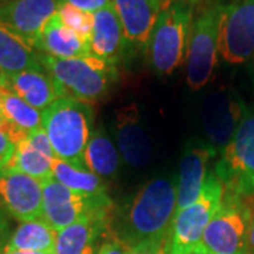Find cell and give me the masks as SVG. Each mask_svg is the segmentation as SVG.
I'll list each match as a JSON object with an SVG mask.
<instances>
[{
    "label": "cell",
    "instance_id": "cell-1",
    "mask_svg": "<svg viewBox=\"0 0 254 254\" xmlns=\"http://www.w3.org/2000/svg\"><path fill=\"white\" fill-rule=\"evenodd\" d=\"M177 213V185L158 177L145 184L120 215L116 240L127 249L147 242L165 240Z\"/></svg>",
    "mask_w": 254,
    "mask_h": 254
},
{
    "label": "cell",
    "instance_id": "cell-2",
    "mask_svg": "<svg viewBox=\"0 0 254 254\" xmlns=\"http://www.w3.org/2000/svg\"><path fill=\"white\" fill-rule=\"evenodd\" d=\"M43 115V130L54 148L55 157L78 168L85 165V150L92 134L93 112L89 103L63 96Z\"/></svg>",
    "mask_w": 254,
    "mask_h": 254
},
{
    "label": "cell",
    "instance_id": "cell-3",
    "mask_svg": "<svg viewBox=\"0 0 254 254\" xmlns=\"http://www.w3.org/2000/svg\"><path fill=\"white\" fill-rule=\"evenodd\" d=\"M193 7L190 0L164 1V6L145 46L147 63L160 75L173 73L184 61Z\"/></svg>",
    "mask_w": 254,
    "mask_h": 254
},
{
    "label": "cell",
    "instance_id": "cell-4",
    "mask_svg": "<svg viewBox=\"0 0 254 254\" xmlns=\"http://www.w3.org/2000/svg\"><path fill=\"white\" fill-rule=\"evenodd\" d=\"M43 68L57 82L61 95L89 103L100 99L116 76V66L95 55L79 58H54L40 53Z\"/></svg>",
    "mask_w": 254,
    "mask_h": 254
},
{
    "label": "cell",
    "instance_id": "cell-5",
    "mask_svg": "<svg viewBox=\"0 0 254 254\" xmlns=\"http://www.w3.org/2000/svg\"><path fill=\"white\" fill-rule=\"evenodd\" d=\"M226 6L222 0H210L192 16L187 50V83L192 91L202 89L215 71Z\"/></svg>",
    "mask_w": 254,
    "mask_h": 254
},
{
    "label": "cell",
    "instance_id": "cell-6",
    "mask_svg": "<svg viewBox=\"0 0 254 254\" xmlns=\"http://www.w3.org/2000/svg\"><path fill=\"white\" fill-rule=\"evenodd\" d=\"M215 174L225 193L239 199L254 198V105L245 108L232 140L222 151Z\"/></svg>",
    "mask_w": 254,
    "mask_h": 254
},
{
    "label": "cell",
    "instance_id": "cell-7",
    "mask_svg": "<svg viewBox=\"0 0 254 254\" xmlns=\"http://www.w3.org/2000/svg\"><path fill=\"white\" fill-rule=\"evenodd\" d=\"M225 187L219 177L209 173L198 199L177 210L167 236V254H190L200 245L205 229L222 205Z\"/></svg>",
    "mask_w": 254,
    "mask_h": 254
},
{
    "label": "cell",
    "instance_id": "cell-8",
    "mask_svg": "<svg viewBox=\"0 0 254 254\" xmlns=\"http://www.w3.org/2000/svg\"><path fill=\"white\" fill-rule=\"evenodd\" d=\"M249 226L250 200L225 193L196 250L209 254H249Z\"/></svg>",
    "mask_w": 254,
    "mask_h": 254
},
{
    "label": "cell",
    "instance_id": "cell-9",
    "mask_svg": "<svg viewBox=\"0 0 254 254\" xmlns=\"http://www.w3.org/2000/svg\"><path fill=\"white\" fill-rule=\"evenodd\" d=\"M109 196H83L50 178L43 182V219L55 232H61L91 215L108 213Z\"/></svg>",
    "mask_w": 254,
    "mask_h": 254
},
{
    "label": "cell",
    "instance_id": "cell-10",
    "mask_svg": "<svg viewBox=\"0 0 254 254\" xmlns=\"http://www.w3.org/2000/svg\"><path fill=\"white\" fill-rule=\"evenodd\" d=\"M219 54L233 65L247 63L254 55V0H235L226 6Z\"/></svg>",
    "mask_w": 254,
    "mask_h": 254
},
{
    "label": "cell",
    "instance_id": "cell-11",
    "mask_svg": "<svg viewBox=\"0 0 254 254\" xmlns=\"http://www.w3.org/2000/svg\"><path fill=\"white\" fill-rule=\"evenodd\" d=\"M0 200L14 219L31 222L43 218V182L13 168L0 170Z\"/></svg>",
    "mask_w": 254,
    "mask_h": 254
},
{
    "label": "cell",
    "instance_id": "cell-12",
    "mask_svg": "<svg viewBox=\"0 0 254 254\" xmlns=\"http://www.w3.org/2000/svg\"><path fill=\"white\" fill-rule=\"evenodd\" d=\"M58 7V0H10L0 6V21L37 50L43 30Z\"/></svg>",
    "mask_w": 254,
    "mask_h": 254
},
{
    "label": "cell",
    "instance_id": "cell-13",
    "mask_svg": "<svg viewBox=\"0 0 254 254\" xmlns=\"http://www.w3.org/2000/svg\"><path fill=\"white\" fill-rule=\"evenodd\" d=\"M215 154L216 148L203 141H190L185 147L177 182V210L190 206L198 199L209 175V161Z\"/></svg>",
    "mask_w": 254,
    "mask_h": 254
},
{
    "label": "cell",
    "instance_id": "cell-14",
    "mask_svg": "<svg viewBox=\"0 0 254 254\" xmlns=\"http://www.w3.org/2000/svg\"><path fill=\"white\" fill-rule=\"evenodd\" d=\"M116 140L119 154L127 165L143 168L148 164L153 153L151 140L140 120L138 108L134 102L118 110Z\"/></svg>",
    "mask_w": 254,
    "mask_h": 254
},
{
    "label": "cell",
    "instance_id": "cell-15",
    "mask_svg": "<svg viewBox=\"0 0 254 254\" xmlns=\"http://www.w3.org/2000/svg\"><path fill=\"white\" fill-rule=\"evenodd\" d=\"M112 4L123 27L127 50H144L163 9V0H113Z\"/></svg>",
    "mask_w": 254,
    "mask_h": 254
},
{
    "label": "cell",
    "instance_id": "cell-16",
    "mask_svg": "<svg viewBox=\"0 0 254 254\" xmlns=\"http://www.w3.org/2000/svg\"><path fill=\"white\" fill-rule=\"evenodd\" d=\"M245 108L242 102L226 92L209 96L203 108V127L213 148L223 150L232 140Z\"/></svg>",
    "mask_w": 254,
    "mask_h": 254
},
{
    "label": "cell",
    "instance_id": "cell-17",
    "mask_svg": "<svg viewBox=\"0 0 254 254\" xmlns=\"http://www.w3.org/2000/svg\"><path fill=\"white\" fill-rule=\"evenodd\" d=\"M92 54L109 65L116 66L126 51V38L113 4L93 14L89 37Z\"/></svg>",
    "mask_w": 254,
    "mask_h": 254
},
{
    "label": "cell",
    "instance_id": "cell-18",
    "mask_svg": "<svg viewBox=\"0 0 254 254\" xmlns=\"http://www.w3.org/2000/svg\"><path fill=\"white\" fill-rule=\"evenodd\" d=\"M37 51L61 60L93 55L89 41L68 27L58 13L50 18L43 30L37 44Z\"/></svg>",
    "mask_w": 254,
    "mask_h": 254
},
{
    "label": "cell",
    "instance_id": "cell-19",
    "mask_svg": "<svg viewBox=\"0 0 254 254\" xmlns=\"http://www.w3.org/2000/svg\"><path fill=\"white\" fill-rule=\"evenodd\" d=\"M6 86L40 112H44L55 100L63 98L57 82L46 69H30L7 75Z\"/></svg>",
    "mask_w": 254,
    "mask_h": 254
},
{
    "label": "cell",
    "instance_id": "cell-20",
    "mask_svg": "<svg viewBox=\"0 0 254 254\" xmlns=\"http://www.w3.org/2000/svg\"><path fill=\"white\" fill-rule=\"evenodd\" d=\"M108 213L91 215L57 233L54 254H96Z\"/></svg>",
    "mask_w": 254,
    "mask_h": 254
},
{
    "label": "cell",
    "instance_id": "cell-21",
    "mask_svg": "<svg viewBox=\"0 0 254 254\" xmlns=\"http://www.w3.org/2000/svg\"><path fill=\"white\" fill-rule=\"evenodd\" d=\"M0 69L6 75L44 69L40 53L0 21Z\"/></svg>",
    "mask_w": 254,
    "mask_h": 254
},
{
    "label": "cell",
    "instance_id": "cell-22",
    "mask_svg": "<svg viewBox=\"0 0 254 254\" xmlns=\"http://www.w3.org/2000/svg\"><path fill=\"white\" fill-rule=\"evenodd\" d=\"M120 157L118 145L113 143L103 127L92 130L85 150V165L100 178H109L118 173Z\"/></svg>",
    "mask_w": 254,
    "mask_h": 254
},
{
    "label": "cell",
    "instance_id": "cell-23",
    "mask_svg": "<svg viewBox=\"0 0 254 254\" xmlns=\"http://www.w3.org/2000/svg\"><path fill=\"white\" fill-rule=\"evenodd\" d=\"M57 232L44 219L23 222L11 233L4 252H41L54 253Z\"/></svg>",
    "mask_w": 254,
    "mask_h": 254
},
{
    "label": "cell",
    "instance_id": "cell-24",
    "mask_svg": "<svg viewBox=\"0 0 254 254\" xmlns=\"http://www.w3.org/2000/svg\"><path fill=\"white\" fill-rule=\"evenodd\" d=\"M0 118L7 126L30 134L43 128V115L4 86L0 91Z\"/></svg>",
    "mask_w": 254,
    "mask_h": 254
},
{
    "label": "cell",
    "instance_id": "cell-25",
    "mask_svg": "<svg viewBox=\"0 0 254 254\" xmlns=\"http://www.w3.org/2000/svg\"><path fill=\"white\" fill-rule=\"evenodd\" d=\"M53 178L83 196H108L103 178L91 173L89 170L78 168L60 158H55L53 161Z\"/></svg>",
    "mask_w": 254,
    "mask_h": 254
},
{
    "label": "cell",
    "instance_id": "cell-26",
    "mask_svg": "<svg viewBox=\"0 0 254 254\" xmlns=\"http://www.w3.org/2000/svg\"><path fill=\"white\" fill-rule=\"evenodd\" d=\"M55 158V155L38 148L26 137L16 145V151L7 167L44 182L53 177V161Z\"/></svg>",
    "mask_w": 254,
    "mask_h": 254
},
{
    "label": "cell",
    "instance_id": "cell-27",
    "mask_svg": "<svg viewBox=\"0 0 254 254\" xmlns=\"http://www.w3.org/2000/svg\"><path fill=\"white\" fill-rule=\"evenodd\" d=\"M57 13L68 27H71L73 31H76L78 34H81L89 41L92 26H93V14L86 13L71 4H60Z\"/></svg>",
    "mask_w": 254,
    "mask_h": 254
},
{
    "label": "cell",
    "instance_id": "cell-28",
    "mask_svg": "<svg viewBox=\"0 0 254 254\" xmlns=\"http://www.w3.org/2000/svg\"><path fill=\"white\" fill-rule=\"evenodd\" d=\"M14 151H16V145L10 138L4 120L0 118V170L9 165Z\"/></svg>",
    "mask_w": 254,
    "mask_h": 254
},
{
    "label": "cell",
    "instance_id": "cell-29",
    "mask_svg": "<svg viewBox=\"0 0 254 254\" xmlns=\"http://www.w3.org/2000/svg\"><path fill=\"white\" fill-rule=\"evenodd\" d=\"M112 1L113 0H58L60 4H71L91 14L112 6Z\"/></svg>",
    "mask_w": 254,
    "mask_h": 254
},
{
    "label": "cell",
    "instance_id": "cell-30",
    "mask_svg": "<svg viewBox=\"0 0 254 254\" xmlns=\"http://www.w3.org/2000/svg\"><path fill=\"white\" fill-rule=\"evenodd\" d=\"M128 254H167V239L147 242L128 249Z\"/></svg>",
    "mask_w": 254,
    "mask_h": 254
},
{
    "label": "cell",
    "instance_id": "cell-31",
    "mask_svg": "<svg viewBox=\"0 0 254 254\" xmlns=\"http://www.w3.org/2000/svg\"><path fill=\"white\" fill-rule=\"evenodd\" d=\"M96 254H128V249L119 240L113 239L100 246Z\"/></svg>",
    "mask_w": 254,
    "mask_h": 254
},
{
    "label": "cell",
    "instance_id": "cell-32",
    "mask_svg": "<svg viewBox=\"0 0 254 254\" xmlns=\"http://www.w3.org/2000/svg\"><path fill=\"white\" fill-rule=\"evenodd\" d=\"M10 230H9V220L6 218L3 209L0 208V254L4 252L6 246L9 243L10 239Z\"/></svg>",
    "mask_w": 254,
    "mask_h": 254
},
{
    "label": "cell",
    "instance_id": "cell-33",
    "mask_svg": "<svg viewBox=\"0 0 254 254\" xmlns=\"http://www.w3.org/2000/svg\"><path fill=\"white\" fill-rule=\"evenodd\" d=\"M249 254H254V198L250 199V226H249Z\"/></svg>",
    "mask_w": 254,
    "mask_h": 254
},
{
    "label": "cell",
    "instance_id": "cell-34",
    "mask_svg": "<svg viewBox=\"0 0 254 254\" xmlns=\"http://www.w3.org/2000/svg\"><path fill=\"white\" fill-rule=\"evenodd\" d=\"M1 254H54V253H41V252H3Z\"/></svg>",
    "mask_w": 254,
    "mask_h": 254
},
{
    "label": "cell",
    "instance_id": "cell-35",
    "mask_svg": "<svg viewBox=\"0 0 254 254\" xmlns=\"http://www.w3.org/2000/svg\"><path fill=\"white\" fill-rule=\"evenodd\" d=\"M6 78H7V75L0 69V91L6 86Z\"/></svg>",
    "mask_w": 254,
    "mask_h": 254
},
{
    "label": "cell",
    "instance_id": "cell-36",
    "mask_svg": "<svg viewBox=\"0 0 254 254\" xmlns=\"http://www.w3.org/2000/svg\"><path fill=\"white\" fill-rule=\"evenodd\" d=\"M190 254H209V253H205V252H202V250H195V252H192Z\"/></svg>",
    "mask_w": 254,
    "mask_h": 254
},
{
    "label": "cell",
    "instance_id": "cell-37",
    "mask_svg": "<svg viewBox=\"0 0 254 254\" xmlns=\"http://www.w3.org/2000/svg\"><path fill=\"white\" fill-rule=\"evenodd\" d=\"M7 1H10V0H0V3H1V4H4V3H7Z\"/></svg>",
    "mask_w": 254,
    "mask_h": 254
},
{
    "label": "cell",
    "instance_id": "cell-38",
    "mask_svg": "<svg viewBox=\"0 0 254 254\" xmlns=\"http://www.w3.org/2000/svg\"><path fill=\"white\" fill-rule=\"evenodd\" d=\"M163 1H175V0H163Z\"/></svg>",
    "mask_w": 254,
    "mask_h": 254
}]
</instances>
